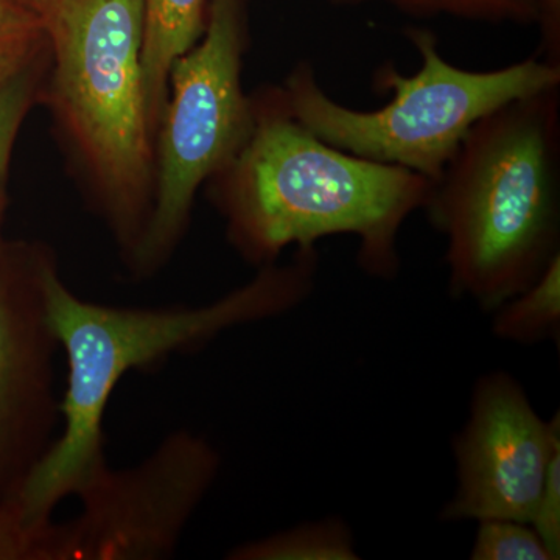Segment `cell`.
Masks as SVG:
<instances>
[{
  "label": "cell",
  "mask_w": 560,
  "mask_h": 560,
  "mask_svg": "<svg viewBox=\"0 0 560 560\" xmlns=\"http://www.w3.org/2000/svg\"><path fill=\"white\" fill-rule=\"evenodd\" d=\"M470 559L552 560L544 541L529 523L504 518L478 522Z\"/></svg>",
  "instance_id": "14"
},
{
  "label": "cell",
  "mask_w": 560,
  "mask_h": 560,
  "mask_svg": "<svg viewBox=\"0 0 560 560\" xmlns=\"http://www.w3.org/2000/svg\"><path fill=\"white\" fill-rule=\"evenodd\" d=\"M243 47L242 0H213L205 39L173 62L160 189L135 250L140 268L167 254L202 180L223 171L248 138L253 110L242 91Z\"/></svg>",
  "instance_id": "6"
},
{
  "label": "cell",
  "mask_w": 560,
  "mask_h": 560,
  "mask_svg": "<svg viewBox=\"0 0 560 560\" xmlns=\"http://www.w3.org/2000/svg\"><path fill=\"white\" fill-rule=\"evenodd\" d=\"M20 2L32 7V9L43 11L44 14H47L51 10V7L57 3V0H20Z\"/></svg>",
  "instance_id": "20"
},
{
  "label": "cell",
  "mask_w": 560,
  "mask_h": 560,
  "mask_svg": "<svg viewBox=\"0 0 560 560\" xmlns=\"http://www.w3.org/2000/svg\"><path fill=\"white\" fill-rule=\"evenodd\" d=\"M359 5L374 0H330ZM412 18L451 16L488 24L539 25L541 0H378Z\"/></svg>",
  "instance_id": "13"
},
{
  "label": "cell",
  "mask_w": 560,
  "mask_h": 560,
  "mask_svg": "<svg viewBox=\"0 0 560 560\" xmlns=\"http://www.w3.org/2000/svg\"><path fill=\"white\" fill-rule=\"evenodd\" d=\"M407 35L422 65L415 75H401L393 66L378 70V88L393 92L388 105L377 110L348 108L334 101L320 88L315 69L302 62L282 91L291 116L335 149L408 168L434 183L478 120L515 98L560 86V66L540 55L475 72L445 60L430 31L410 28Z\"/></svg>",
  "instance_id": "4"
},
{
  "label": "cell",
  "mask_w": 560,
  "mask_h": 560,
  "mask_svg": "<svg viewBox=\"0 0 560 560\" xmlns=\"http://www.w3.org/2000/svg\"><path fill=\"white\" fill-rule=\"evenodd\" d=\"M47 16L62 108L131 234L149 165L145 0H57Z\"/></svg>",
  "instance_id": "5"
},
{
  "label": "cell",
  "mask_w": 560,
  "mask_h": 560,
  "mask_svg": "<svg viewBox=\"0 0 560 560\" xmlns=\"http://www.w3.org/2000/svg\"><path fill=\"white\" fill-rule=\"evenodd\" d=\"M230 560H359L352 530L342 518L301 523L261 539L237 545Z\"/></svg>",
  "instance_id": "11"
},
{
  "label": "cell",
  "mask_w": 560,
  "mask_h": 560,
  "mask_svg": "<svg viewBox=\"0 0 560 560\" xmlns=\"http://www.w3.org/2000/svg\"><path fill=\"white\" fill-rule=\"evenodd\" d=\"M540 50L544 60L560 66V0H541Z\"/></svg>",
  "instance_id": "17"
},
{
  "label": "cell",
  "mask_w": 560,
  "mask_h": 560,
  "mask_svg": "<svg viewBox=\"0 0 560 560\" xmlns=\"http://www.w3.org/2000/svg\"><path fill=\"white\" fill-rule=\"evenodd\" d=\"M28 102V80L13 72L0 81V184L9 164L11 147Z\"/></svg>",
  "instance_id": "16"
},
{
  "label": "cell",
  "mask_w": 560,
  "mask_h": 560,
  "mask_svg": "<svg viewBox=\"0 0 560 560\" xmlns=\"http://www.w3.org/2000/svg\"><path fill=\"white\" fill-rule=\"evenodd\" d=\"M492 331L497 338L515 345L559 340L560 256L545 268L540 278L495 308Z\"/></svg>",
  "instance_id": "12"
},
{
  "label": "cell",
  "mask_w": 560,
  "mask_h": 560,
  "mask_svg": "<svg viewBox=\"0 0 560 560\" xmlns=\"http://www.w3.org/2000/svg\"><path fill=\"white\" fill-rule=\"evenodd\" d=\"M223 171L231 237L248 259L270 265L289 246L352 235L361 270L382 280L399 272L401 226L431 187L419 173L316 138L291 116L282 92L253 113L248 138Z\"/></svg>",
  "instance_id": "3"
},
{
  "label": "cell",
  "mask_w": 560,
  "mask_h": 560,
  "mask_svg": "<svg viewBox=\"0 0 560 560\" xmlns=\"http://www.w3.org/2000/svg\"><path fill=\"white\" fill-rule=\"evenodd\" d=\"M558 448L559 412L541 418L510 372L482 375L471 390L469 418L453 440L456 488L441 521L530 523Z\"/></svg>",
  "instance_id": "8"
},
{
  "label": "cell",
  "mask_w": 560,
  "mask_h": 560,
  "mask_svg": "<svg viewBox=\"0 0 560 560\" xmlns=\"http://www.w3.org/2000/svg\"><path fill=\"white\" fill-rule=\"evenodd\" d=\"M205 5L206 0H145L142 73L149 119L160 108L173 62L201 36Z\"/></svg>",
  "instance_id": "10"
},
{
  "label": "cell",
  "mask_w": 560,
  "mask_h": 560,
  "mask_svg": "<svg viewBox=\"0 0 560 560\" xmlns=\"http://www.w3.org/2000/svg\"><path fill=\"white\" fill-rule=\"evenodd\" d=\"M44 267L22 300L0 280V460L18 448L31 475L57 441L61 422L55 396L60 341L47 311Z\"/></svg>",
  "instance_id": "9"
},
{
  "label": "cell",
  "mask_w": 560,
  "mask_h": 560,
  "mask_svg": "<svg viewBox=\"0 0 560 560\" xmlns=\"http://www.w3.org/2000/svg\"><path fill=\"white\" fill-rule=\"evenodd\" d=\"M318 270V248L307 246L296 248L291 264L265 265L257 278L212 304L124 308L75 296L47 261L44 294L68 359V388L60 434L14 500L22 521H50L62 500L77 497L108 466L103 422L110 396L128 372L202 348L234 327L285 315L311 296Z\"/></svg>",
  "instance_id": "1"
},
{
  "label": "cell",
  "mask_w": 560,
  "mask_h": 560,
  "mask_svg": "<svg viewBox=\"0 0 560 560\" xmlns=\"http://www.w3.org/2000/svg\"><path fill=\"white\" fill-rule=\"evenodd\" d=\"M21 51L16 40L0 43V81L16 72V65L22 55Z\"/></svg>",
  "instance_id": "19"
},
{
  "label": "cell",
  "mask_w": 560,
  "mask_h": 560,
  "mask_svg": "<svg viewBox=\"0 0 560 560\" xmlns=\"http://www.w3.org/2000/svg\"><path fill=\"white\" fill-rule=\"evenodd\" d=\"M220 470L215 445L189 430L136 466H106L77 493L80 514L60 523L61 560L171 559Z\"/></svg>",
  "instance_id": "7"
},
{
  "label": "cell",
  "mask_w": 560,
  "mask_h": 560,
  "mask_svg": "<svg viewBox=\"0 0 560 560\" xmlns=\"http://www.w3.org/2000/svg\"><path fill=\"white\" fill-rule=\"evenodd\" d=\"M530 526L552 560L560 559V448L552 453Z\"/></svg>",
  "instance_id": "15"
},
{
  "label": "cell",
  "mask_w": 560,
  "mask_h": 560,
  "mask_svg": "<svg viewBox=\"0 0 560 560\" xmlns=\"http://www.w3.org/2000/svg\"><path fill=\"white\" fill-rule=\"evenodd\" d=\"M425 210L448 289L493 312L560 256V86L515 98L464 136Z\"/></svg>",
  "instance_id": "2"
},
{
  "label": "cell",
  "mask_w": 560,
  "mask_h": 560,
  "mask_svg": "<svg viewBox=\"0 0 560 560\" xmlns=\"http://www.w3.org/2000/svg\"><path fill=\"white\" fill-rule=\"evenodd\" d=\"M14 2L16 0H0V43L18 40L27 28L24 14Z\"/></svg>",
  "instance_id": "18"
}]
</instances>
